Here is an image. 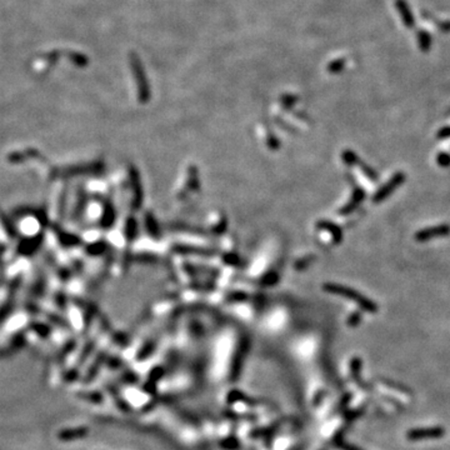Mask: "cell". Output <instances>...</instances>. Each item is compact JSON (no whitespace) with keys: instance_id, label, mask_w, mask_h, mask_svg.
I'll return each instance as SVG.
<instances>
[{"instance_id":"cell-1","label":"cell","mask_w":450,"mask_h":450,"mask_svg":"<svg viewBox=\"0 0 450 450\" xmlns=\"http://www.w3.org/2000/svg\"><path fill=\"white\" fill-rule=\"evenodd\" d=\"M324 290L328 291V293L336 294V295L350 299V300L354 301L355 304H358V305H359L363 310L367 311V313L375 314L378 311V305L372 300V299L367 298V296L358 293L357 290H354V289L352 288L339 285V284H325V285H324Z\"/></svg>"},{"instance_id":"cell-2","label":"cell","mask_w":450,"mask_h":450,"mask_svg":"<svg viewBox=\"0 0 450 450\" xmlns=\"http://www.w3.org/2000/svg\"><path fill=\"white\" fill-rule=\"evenodd\" d=\"M404 181H405V174H404L403 171L395 173L392 178L384 184V185L380 186V188L378 189L377 193H375L374 196H373V201H374L375 204H379L382 203V201H384L388 196L392 195L394 190H395L398 186H400Z\"/></svg>"},{"instance_id":"cell-3","label":"cell","mask_w":450,"mask_h":450,"mask_svg":"<svg viewBox=\"0 0 450 450\" xmlns=\"http://www.w3.org/2000/svg\"><path fill=\"white\" fill-rule=\"evenodd\" d=\"M343 160H344L348 165H350V167L359 168L360 170H362V173L364 174L370 181H378V179H379V175H378L377 171H375L372 167H369L368 164H365L362 159H359V157H358L354 152H352V150H345V152L343 153Z\"/></svg>"},{"instance_id":"cell-4","label":"cell","mask_w":450,"mask_h":450,"mask_svg":"<svg viewBox=\"0 0 450 450\" xmlns=\"http://www.w3.org/2000/svg\"><path fill=\"white\" fill-rule=\"evenodd\" d=\"M445 435V429L441 426H430V428L411 429L406 433V438L410 441H419L424 439H439Z\"/></svg>"},{"instance_id":"cell-5","label":"cell","mask_w":450,"mask_h":450,"mask_svg":"<svg viewBox=\"0 0 450 450\" xmlns=\"http://www.w3.org/2000/svg\"><path fill=\"white\" fill-rule=\"evenodd\" d=\"M450 234V225L440 224L434 225V227L425 228V229L419 230L415 234V240L419 243H426L429 240H433L435 238L448 237Z\"/></svg>"},{"instance_id":"cell-6","label":"cell","mask_w":450,"mask_h":450,"mask_svg":"<svg viewBox=\"0 0 450 450\" xmlns=\"http://www.w3.org/2000/svg\"><path fill=\"white\" fill-rule=\"evenodd\" d=\"M365 199V191L362 186L359 185H354V190H353V195L352 199L349 200V203L339 211V214L342 215H348V214L353 213L360 204L363 203V200Z\"/></svg>"},{"instance_id":"cell-7","label":"cell","mask_w":450,"mask_h":450,"mask_svg":"<svg viewBox=\"0 0 450 450\" xmlns=\"http://www.w3.org/2000/svg\"><path fill=\"white\" fill-rule=\"evenodd\" d=\"M318 228L320 229L325 230V232L330 233L331 237H333L334 242L335 243H340L343 239V232L338 225H335L334 223H329V221H321V223L318 224Z\"/></svg>"},{"instance_id":"cell-8","label":"cell","mask_w":450,"mask_h":450,"mask_svg":"<svg viewBox=\"0 0 450 450\" xmlns=\"http://www.w3.org/2000/svg\"><path fill=\"white\" fill-rule=\"evenodd\" d=\"M436 163L438 165H440L441 168H449L450 167V154L446 152H440L436 155Z\"/></svg>"},{"instance_id":"cell-9","label":"cell","mask_w":450,"mask_h":450,"mask_svg":"<svg viewBox=\"0 0 450 450\" xmlns=\"http://www.w3.org/2000/svg\"><path fill=\"white\" fill-rule=\"evenodd\" d=\"M363 319V314L360 311H355V313L350 314V316L348 318V325L349 326H357L359 325L360 321Z\"/></svg>"},{"instance_id":"cell-10","label":"cell","mask_w":450,"mask_h":450,"mask_svg":"<svg viewBox=\"0 0 450 450\" xmlns=\"http://www.w3.org/2000/svg\"><path fill=\"white\" fill-rule=\"evenodd\" d=\"M436 137H438L439 139H448V138H450V127L441 128V129L438 132V134H436Z\"/></svg>"}]
</instances>
